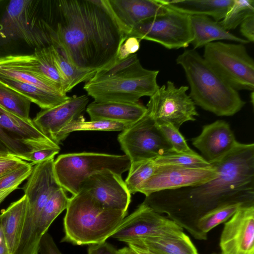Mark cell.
I'll list each match as a JSON object with an SVG mask.
<instances>
[{
	"instance_id": "obj_1",
	"label": "cell",
	"mask_w": 254,
	"mask_h": 254,
	"mask_svg": "<svg viewBox=\"0 0 254 254\" xmlns=\"http://www.w3.org/2000/svg\"><path fill=\"white\" fill-rule=\"evenodd\" d=\"M217 174L199 184L161 190L145 196L142 203L202 240L198 220L209 211L233 203L254 205V144L238 142L214 163Z\"/></svg>"
},
{
	"instance_id": "obj_2",
	"label": "cell",
	"mask_w": 254,
	"mask_h": 254,
	"mask_svg": "<svg viewBox=\"0 0 254 254\" xmlns=\"http://www.w3.org/2000/svg\"><path fill=\"white\" fill-rule=\"evenodd\" d=\"M57 43L79 68L97 71L114 64L128 31L107 0H56Z\"/></svg>"
},
{
	"instance_id": "obj_3",
	"label": "cell",
	"mask_w": 254,
	"mask_h": 254,
	"mask_svg": "<svg viewBox=\"0 0 254 254\" xmlns=\"http://www.w3.org/2000/svg\"><path fill=\"white\" fill-rule=\"evenodd\" d=\"M158 73L144 68L134 54L97 70L83 89L94 101L136 103L142 97L151 96L159 88Z\"/></svg>"
},
{
	"instance_id": "obj_4",
	"label": "cell",
	"mask_w": 254,
	"mask_h": 254,
	"mask_svg": "<svg viewBox=\"0 0 254 254\" xmlns=\"http://www.w3.org/2000/svg\"><path fill=\"white\" fill-rule=\"evenodd\" d=\"M176 63L184 69L195 105L218 116H231L245 105L236 90L221 77L195 49H186Z\"/></svg>"
},
{
	"instance_id": "obj_5",
	"label": "cell",
	"mask_w": 254,
	"mask_h": 254,
	"mask_svg": "<svg viewBox=\"0 0 254 254\" xmlns=\"http://www.w3.org/2000/svg\"><path fill=\"white\" fill-rule=\"evenodd\" d=\"M0 17V46L22 40L34 49L55 45L56 35L49 0L7 1Z\"/></svg>"
},
{
	"instance_id": "obj_6",
	"label": "cell",
	"mask_w": 254,
	"mask_h": 254,
	"mask_svg": "<svg viewBox=\"0 0 254 254\" xmlns=\"http://www.w3.org/2000/svg\"><path fill=\"white\" fill-rule=\"evenodd\" d=\"M66 210L62 242L75 245L105 242L127 214V211L104 207L84 190L69 198Z\"/></svg>"
},
{
	"instance_id": "obj_7",
	"label": "cell",
	"mask_w": 254,
	"mask_h": 254,
	"mask_svg": "<svg viewBox=\"0 0 254 254\" xmlns=\"http://www.w3.org/2000/svg\"><path fill=\"white\" fill-rule=\"evenodd\" d=\"M130 165L125 154L82 152L59 155L54 160V169L61 187L75 195L91 175L106 170L122 175L128 171Z\"/></svg>"
},
{
	"instance_id": "obj_8",
	"label": "cell",
	"mask_w": 254,
	"mask_h": 254,
	"mask_svg": "<svg viewBox=\"0 0 254 254\" xmlns=\"http://www.w3.org/2000/svg\"><path fill=\"white\" fill-rule=\"evenodd\" d=\"M203 58L237 91H254V62L244 44L211 42L204 46Z\"/></svg>"
},
{
	"instance_id": "obj_9",
	"label": "cell",
	"mask_w": 254,
	"mask_h": 254,
	"mask_svg": "<svg viewBox=\"0 0 254 254\" xmlns=\"http://www.w3.org/2000/svg\"><path fill=\"white\" fill-rule=\"evenodd\" d=\"M167 8L135 25L128 37L155 42L168 49L188 47L192 40L190 16Z\"/></svg>"
},
{
	"instance_id": "obj_10",
	"label": "cell",
	"mask_w": 254,
	"mask_h": 254,
	"mask_svg": "<svg viewBox=\"0 0 254 254\" xmlns=\"http://www.w3.org/2000/svg\"><path fill=\"white\" fill-rule=\"evenodd\" d=\"M0 144L9 153L23 161L35 151L60 148L38 128L33 120L22 118L0 107Z\"/></svg>"
},
{
	"instance_id": "obj_11",
	"label": "cell",
	"mask_w": 254,
	"mask_h": 254,
	"mask_svg": "<svg viewBox=\"0 0 254 254\" xmlns=\"http://www.w3.org/2000/svg\"><path fill=\"white\" fill-rule=\"evenodd\" d=\"M118 140L131 163L155 159L175 152L147 113L122 131L118 136Z\"/></svg>"
},
{
	"instance_id": "obj_12",
	"label": "cell",
	"mask_w": 254,
	"mask_h": 254,
	"mask_svg": "<svg viewBox=\"0 0 254 254\" xmlns=\"http://www.w3.org/2000/svg\"><path fill=\"white\" fill-rule=\"evenodd\" d=\"M189 87H177L168 81L150 97L146 105L147 114L157 124L168 123L179 129L188 121H194L198 114L195 105L187 92Z\"/></svg>"
},
{
	"instance_id": "obj_13",
	"label": "cell",
	"mask_w": 254,
	"mask_h": 254,
	"mask_svg": "<svg viewBox=\"0 0 254 254\" xmlns=\"http://www.w3.org/2000/svg\"><path fill=\"white\" fill-rule=\"evenodd\" d=\"M185 234L183 228L175 222L142 203L124 218L111 237L125 243L150 236H179Z\"/></svg>"
},
{
	"instance_id": "obj_14",
	"label": "cell",
	"mask_w": 254,
	"mask_h": 254,
	"mask_svg": "<svg viewBox=\"0 0 254 254\" xmlns=\"http://www.w3.org/2000/svg\"><path fill=\"white\" fill-rule=\"evenodd\" d=\"M207 167L157 165L152 176L138 189L147 196L152 193L192 186L203 183L217 174L214 163Z\"/></svg>"
},
{
	"instance_id": "obj_15",
	"label": "cell",
	"mask_w": 254,
	"mask_h": 254,
	"mask_svg": "<svg viewBox=\"0 0 254 254\" xmlns=\"http://www.w3.org/2000/svg\"><path fill=\"white\" fill-rule=\"evenodd\" d=\"M81 190L89 192L104 207L127 211L131 193L122 175L107 170L96 173L85 180Z\"/></svg>"
},
{
	"instance_id": "obj_16",
	"label": "cell",
	"mask_w": 254,
	"mask_h": 254,
	"mask_svg": "<svg viewBox=\"0 0 254 254\" xmlns=\"http://www.w3.org/2000/svg\"><path fill=\"white\" fill-rule=\"evenodd\" d=\"M222 254H254V205L241 207L222 230Z\"/></svg>"
},
{
	"instance_id": "obj_17",
	"label": "cell",
	"mask_w": 254,
	"mask_h": 254,
	"mask_svg": "<svg viewBox=\"0 0 254 254\" xmlns=\"http://www.w3.org/2000/svg\"><path fill=\"white\" fill-rule=\"evenodd\" d=\"M89 100L88 95H74L57 106L42 110L33 121L45 135L58 144V136L62 130L81 117Z\"/></svg>"
},
{
	"instance_id": "obj_18",
	"label": "cell",
	"mask_w": 254,
	"mask_h": 254,
	"mask_svg": "<svg viewBox=\"0 0 254 254\" xmlns=\"http://www.w3.org/2000/svg\"><path fill=\"white\" fill-rule=\"evenodd\" d=\"M54 162L53 159L35 165L23 187L27 198L26 212L35 217L40 216L49 198L62 188L55 173Z\"/></svg>"
},
{
	"instance_id": "obj_19",
	"label": "cell",
	"mask_w": 254,
	"mask_h": 254,
	"mask_svg": "<svg viewBox=\"0 0 254 254\" xmlns=\"http://www.w3.org/2000/svg\"><path fill=\"white\" fill-rule=\"evenodd\" d=\"M191 140L202 157L210 163L222 158L238 143L229 125L223 120L204 126L200 134Z\"/></svg>"
},
{
	"instance_id": "obj_20",
	"label": "cell",
	"mask_w": 254,
	"mask_h": 254,
	"mask_svg": "<svg viewBox=\"0 0 254 254\" xmlns=\"http://www.w3.org/2000/svg\"><path fill=\"white\" fill-rule=\"evenodd\" d=\"M107 2L114 15L129 33L141 21L167 10L159 0H107Z\"/></svg>"
},
{
	"instance_id": "obj_21",
	"label": "cell",
	"mask_w": 254,
	"mask_h": 254,
	"mask_svg": "<svg viewBox=\"0 0 254 254\" xmlns=\"http://www.w3.org/2000/svg\"><path fill=\"white\" fill-rule=\"evenodd\" d=\"M86 111L90 120H106L129 126L142 118L146 114L147 109L139 102L127 103L94 101L87 105Z\"/></svg>"
},
{
	"instance_id": "obj_22",
	"label": "cell",
	"mask_w": 254,
	"mask_h": 254,
	"mask_svg": "<svg viewBox=\"0 0 254 254\" xmlns=\"http://www.w3.org/2000/svg\"><path fill=\"white\" fill-rule=\"evenodd\" d=\"M192 34L191 43L193 49L205 46L214 41L227 40L243 44L249 42L246 39L237 37L224 29L213 19L205 15L190 16Z\"/></svg>"
},
{
	"instance_id": "obj_23",
	"label": "cell",
	"mask_w": 254,
	"mask_h": 254,
	"mask_svg": "<svg viewBox=\"0 0 254 254\" xmlns=\"http://www.w3.org/2000/svg\"><path fill=\"white\" fill-rule=\"evenodd\" d=\"M168 9L186 14L210 16L221 21L233 0H159Z\"/></svg>"
},
{
	"instance_id": "obj_24",
	"label": "cell",
	"mask_w": 254,
	"mask_h": 254,
	"mask_svg": "<svg viewBox=\"0 0 254 254\" xmlns=\"http://www.w3.org/2000/svg\"><path fill=\"white\" fill-rule=\"evenodd\" d=\"M27 198L25 194L18 200L11 203L0 214L1 226L4 241L10 254L17 250L23 229Z\"/></svg>"
},
{
	"instance_id": "obj_25",
	"label": "cell",
	"mask_w": 254,
	"mask_h": 254,
	"mask_svg": "<svg viewBox=\"0 0 254 254\" xmlns=\"http://www.w3.org/2000/svg\"><path fill=\"white\" fill-rule=\"evenodd\" d=\"M125 243L127 245L141 247L159 254H198L195 247L186 234L179 236H150Z\"/></svg>"
},
{
	"instance_id": "obj_26",
	"label": "cell",
	"mask_w": 254,
	"mask_h": 254,
	"mask_svg": "<svg viewBox=\"0 0 254 254\" xmlns=\"http://www.w3.org/2000/svg\"><path fill=\"white\" fill-rule=\"evenodd\" d=\"M65 190L62 188L57 190L49 198L43 208L34 232L29 254H38V248L42 237L55 219L65 209L69 202Z\"/></svg>"
},
{
	"instance_id": "obj_27",
	"label": "cell",
	"mask_w": 254,
	"mask_h": 254,
	"mask_svg": "<svg viewBox=\"0 0 254 254\" xmlns=\"http://www.w3.org/2000/svg\"><path fill=\"white\" fill-rule=\"evenodd\" d=\"M0 83L19 92L42 110L53 108L70 98L66 94L49 92L33 85L3 76H0Z\"/></svg>"
},
{
	"instance_id": "obj_28",
	"label": "cell",
	"mask_w": 254,
	"mask_h": 254,
	"mask_svg": "<svg viewBox=\"0 0 254 254\" xmlns=\"http://www.w3.org/2000/svg\"><path fill=\"white\" fill-rule=\"evenodd\" d=\"M51 50L55 65L64 81L66 93L78 84L89 81L97 71L78 68L67 59L59 47L52 45Z\"/></svg>"
},
{
	"instance_id": "obj_29",
	"label": "cell",
	"mask_w": 254,
	"mask_h": 254,
	"mask_svg": "<svg viewBox=\"0 0 254 254\" xmlns=\"http://www.w3.org/2000/svg\"><path fill=\"white\" fill-rule=\"evenodd\" d=\"M83 117L74 121L66 127L61 131L58 139L59 145L63 141L70 133L75 131H123L129 126L118 122L106 120H90L86 121Z\"/></svg>"
},
{
	"instance_id": "obj_30",
	"label": "cell",
	"mask_w": 254,
	"mask_h": 254,
	"mask_svg": "<svg viewBox=\"0 0 254 254\" xmlns=\"http://www.w3.org/2000/svg\"><path fill=\"white\" fill-rule=\"evenodd\" d=\"M31 101L26 97L0 83V107L15 115L29 119Z\"/></svg>"
},
{
	"instance_id": "obj_31",
	"label": "cell",
	"mask_w": 254,
	"mask_h": 254,
	"mask_svg": "<svg viewBox=\"0 0 254 254\" xmlns=\"http://www.w3.org/2000/svg\"><path fill=\"white\" fill-rule=\"evenodd\" d=\"M242 206H245L240 203L230 204L212 210L202 216L197 223L202 240H206L209 231L228 220Z\"/></svg>"
},
{
	"instance_id": "obj_32",
	"label": "cell",
	"mask_w": 254,
	"mask_h": 254,
	"mask_svg": "<svg viewBox=\"0 0 254 254\" xmlns=\"http://www.w3.org/2000/svg\"><path fill=\"white\" fill-rule=\"evenodd\" d=\"M254 15V0H233L219 24L228 31L235 29L247 18Z\"/></svg>"
},
{
	"instance_id": "obj_33",
	"label": "cell",
	"mask_w": 254,
	"mask_h": 254,
	"mask_svg": "<svg viewBox=\"0 0 254 254\" xmlns=\"http://www.w3.org/2000/svg\"><path fill=\"white\" fill-rule=\"evenodd\" d=\"M157 166L154 159L131 163L125 181L130 193L137 192L138 188L153 174Z\"/></svg>"
},
{
	"instance_id": "obj_34",
	"label": "cell",
	"mask_w": 254,
	"mask_h": 254,
	"mask_svg": "<svg viewBox=\"0 0 254 254\" xmlns=\"http://www.w3.org/2000/svg\"><path fill=\"white\" fill-rule=\"evenodd\" d=\"M33 54L42 74L49 80L60 86L64 92L66 93L65 83L55 65L51 46L35 49Z\"/></svg>"
},
{
	"instance_id": "obj_35",
	"label": "cell",
	"mask_w": 254,
	"mask_h": 254,
	"mask_svg": "<svg viewBox=\"0 0 254 254\" xmlns=\"http://www.w3.org/2000/svg\"><path fill=\"white\" fill-rule=\"evenodd\" d=\"M157 165H176L192 167H207L212 166L202 156L194 154L177 153L176 152L154 159Z\"/></svg>"
},
{
	"instance_id": "obj_36",
	"label": "cell",
	"mask_w": 254,
	"mask_h": 254,
	"mask_svg": "<svg viewBox=\"0 0 254 254\" xmlns=\"http://www.w3.org/2000/svg\"><path fill=\"white\" fill-rule=\"evenodd\" d=\"M156 125L175 152L190 154L197 153L190 148L179 129L168 123Z\"/></svg>"
},
{
	"instance_id": "obj_37",
	"label": "cell",
	"mask_w": 254,
	"mask_h": 254,
	"mask_svg": "<svg viewBox=\"0 0 254 254\" xmlns=\"http://www.w3.org/2000/svg\"><path fill=\"white\" fill-rule=\"evenodd\" d=\"M33 166L30 163L0 177V191L18 187L30 176Z\"/></svg>"
},
{
	"instance_id": "obj_38",
	"label": "cell",
	"mask_w": 254,
	"mask_h": 254,
	"mask_svg": "<svg viewBox=\"0 0 254 254\" xmlns=\"http://www.w3.org/2000/svg\"><path fill=\"white\" fill-rule=\"evenodd\" d=\"M27 163L9 153L0 151V177L25 165Z\"/></svg>"
},
{
	"instance_id": "obj_39",
	"label": "cell",
	"mask_w": 254,
	"mask_h": 254,
	"mask_svg": "<svg viewBox=\"0 0 254 254\" xmlns=\"http://www.w3.org/2000/svg\"><path fill=\"white\" fill-rule=\"evenodd\" d=\"M60 148H46L38 150L30 153L26 158L25 161L31 162L32 166L41 162L53 159L59 153Z\"/></svg>"
},
{
	"instance_id": "obj_40",
	"label": "cell",
	"mask_w": 254,
	"mask_h": 254,
	"mask_svg": "<svg viewBox=\"0 0 254 254\" xmlns=\"http://www.w3.org/2000/svg\"><path fill=\"white\" fill-rule=\"evenodd\" d=\"M140 48V40L134 37H127L121 46L117 55V60H123L129 55L134 54Z\"/></svg>"
},
{
	"instance_id": "obj_41",
	"label": "cell",
	"mask_w": 254,
	"mask_h": 254,
	"mask_svg": "<svg viewBox=\"0 0 254 254\" xmlns=\"http://www.w3.org/2000/svg\"><path fill=\"white\" fill-rule=\"evenodd\" d=\"M40 254H63L60 251L52 237L46 232L42 237L38 248Z\"/></svg>"
},
{
	"instance_id": "obj_42",
	"label": "cell",
	"mask_w": 254,
	"mask_h": 254,
	"mask_svg": "<svg viewBox=\"0 0 254 254\" xmlns=\"http://www.w3.org/2000/svg\"><path fill=\"white\" fill-rule=\"evenodd\" d=\"M87 254H118V251L114 246L105 241L90 245L87 249Z\"/></svg>"
},
{
	"instance_id": "obj_43",
	"label": "cell",
	"mask_w": 254,
	"mask_h": 254,
	"mask_svg": "<svg viewBox=\"0 0 254 254\" xmlns=\"http://www.w3.org/2000/svg\"><path fill=\"white\" fill-rule=\"evenodd\" d=\"M240 32L249 42H254V15L247 18L241 23Z\"/></svg>"
},
{
	"instance_id": "obj_44",
	"label": "cell",
	"mask_w": 254,
	"mask_h": 254,
	"mask_svg": "<svg viewBox=\"0 0 254 254\" xmlns=\"http://www.w3.org/2000/svg\"><path fill=\"white\" fill-rule=\"evenodd\" d=\"M128 246L134 250L139 254H159L141 247L131 245Z\"/></svg>"
},
{
	"instance_id": "obj_45",
	"label": "cell",
	"mask_w": 254,
	"mask_h": 254,
	"mask_svg": "<svg viewBox=\"0 0 254 254\" xmlns=\"http://www.w3.org/2000/svg\"><path fill=\"white\" fill-rule=\"evenodd\" d=\"M18 187H11L2 190L0 191V204L4 200V199L12 191L18 188Z\"/></svg>"
},
{
	"instance_id": "obj_46",
	"label": "cell",
	"mask_w": 254,
	"mask_h": 254,
	"mask_svg": "<svg viewBox=\"0 0 254 254\" xmlns=\"http://www.w3.org/2000/svg\"><path fill=\"white\" fill-rule=\"evenodd\" d=\"M118 254H139L131 247H125L118 250Z\"/></svg>"
},
{
	"instance_id": "obj_47",
	"label": "cell",
	"mask_w": 254,
	"mask_h": 254,
	"mask_svg": "<svg viewBox=\"0 0 254 254\" xmlns=\"http://www.w3.org/2000/svg\"><path fill=\"white\" fill-rule=\"evenodd\" d=\"M0 254H10L5 242L0 243Z\"/></svg>"
},
{
	"instance_id": "obj_48",
	"label": "cell",
	"mask_w": 254,
	"mask_h": 254,
	"mask_svg": "<svg viewBox=\"0 0 254 254\" xmlns=\"http://www.w3.org/2000/svg\"><path fill=\"white\" fill-rule=\"evenodd\" d=\"M5 242L1 226V216L0 214V243Z\"/></svg>"
},
{
	"instance_id": "obj_49",
	"label": "cell",
	"mask_w": 254,
	"mask_h": 254,
	"mask_svg": "<svg viewBox=\"0 0 254 254\" xmlns=\"http://www.w3.org/2000/svg\"><path fill=\"white\" fill-rule=\"evenodd\" d=\"M0 151L8 153L7 150L3 146H2L0 144Z\"/></svg>"
},
{
	"instance_id": "obj_50",
	"label": "cell",
	"mask_w": 254,
	"mask_h": 254,
	"mask_svg": "<svg viewBox=\"0 0 254 254\" xmlns=\"http://www.w3.org/2000/svg\"><path fill=\"white\" fill-rule=\"evenodd\" d=\"M254 92L252 91L251 93V102H252L253 105H254Z\"/></svg>"
}]
</instances>
